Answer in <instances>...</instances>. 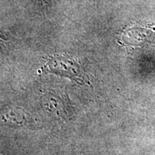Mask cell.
I'll use <instances>...</instances> for the list:
<instances>
[{
	"instance_id": "1",
	"label": "cell",
	"mask_w": 155,
	"mask_h": 155,
	"mask_svg": "<svg viewBox=\"0 0 155 155\" xmlns=\"http://www.w3.org/2000/svg\"><path fill=\"white\" fill-rule=\"evenodd\" d=\"M47 72L83 82L82 69L78 63L68 55H54L48 60L44 66Z\"/></svg>"
}]
</instances>
